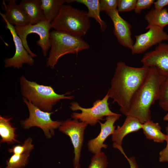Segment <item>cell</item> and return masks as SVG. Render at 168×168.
<instances>
[{
    "mask_svg": "<svg viewBox=\"0 0 168 168\" xmlns=\"http://www.w3.org/2000/svg\"><path fill=\"white\" fill-rule=\"evenodd\" d=\"M166 131L167 134H168V123L167 124L166 126Z\"/></svg>",
    "mask_w": 168,
    "mask_h": 168,
    "instance_id": "obj_34",
    "label": "cell"
},
{
    "mask_svg": "<svg viewBox=\"0 0 168 168\" xmlns=\"http://www.w3.org/2000/svg\"><path fill=\"white\" fill-rule=\"evenodd\" d=\"M78 3L83 4L87 8V16L90 18H92L95 19L100 25L101 31H105L108 26L106 23L101 19L100 13L101 11L100 1L98 0H76Z\"/></svg>",
    "mask_w": 168,
    "mask_h": 168,
    "instance_id": "obj_22",
    "label": "cell"
},
{
    "mask_svg": "<svg viewBox=\"0 0 168 168\" xmlns=\"http://www.w3.org/2000/svg\"><path fill=\"white\" fill-rule=\"evenodd\" d=\"M41 6L45 20L51 23L59 13L65 3L75 1L72 0H41Z\"/></svg>",
    "mask_w": 168,
    "mask_h": 168,
    "instance_id": "obj_18",
    "label": "cell"
},
{
    "mask_svg": "<svg viewBox=\"0 0 168 168\" xmlns=\"http://www.w3.org/2000/svg\"><path fill=\"white\" fill-rule=\"evenodd\" d=\"M109 97L106 94L102 99H98L94 102L93 106L89 108L81 106L76 102H72L70 104V108L72 111L80 110L81 113L74 112L71 117L73 119L86 123L91 126L96 125L100 120H105V116L117 114L111 111L109 107L108 100Z\"/></svg>",
    "mask_w": 168,
    "mask_h": 168,
    "instance_id": "obj_6",
    "label": "cell"
},
{
    "mask_svg": "<svg viewBox=\"0 0 168 168\" xmlns=\"http://www.w3.org/2000/svg\"><path fill=\"white\" fill-rule=\"evenodd\" d=\"M108 164L107 156L105 153L101 151L94 154L88 168H107Z\"/></svg>",
    "mask_w": 168,
    "mask_h": 168,
    "instance_id": "obj_24",
    "label": "cell"
},
{
    "mask_svg": "<svg viewBox=\"0 0 168 168\" xmlns=\"http://www.w3.org/2000/svg\"><path fill=\"white\" fill-rule=\"evenodd\" d=\"M21 94L23 98L45 112H51L53 106L60 100H72L74 96H66L67 93H57L51 86L40 85L27 80L24 76L20 79Z\"/></svg>",
    "mask_w": 168,
    "mask_h": 168,
    "instance_id": "obj_3",
    "label": "cell"
},
{
    "mask_svg": "<svg viewBox=\"0 0 168 168\" xmlns=\"http://www.w3.org/2000/svg\"><path fill=\"white\" fill-rule=\"evenodd\" d=\"M88 124L78 120L68 119L63 122L59 131L70 138L74 148L73 168H80L81 151L84 140L85 131Z\"/></svg>",
    "mask_w": 168,
    "mask_h": 168,
    "instance_id": "obj_9",
    "label": "cell"
},
{
    "mask_svg": "<svg viewBox=\"0 0 168 168\" xmlns=\"http://www.w3.org/2000/svg\"><path fill=\"white\" fill-rule=\"evenodd\" d=\"M114 25L113 33L119 43L131 50L134 44L131 37L132 26L120 16L117 9L105 11Z\"/></svg>",
    "mask_w": 168,
    "mask_h": 168,
    "instance_id": "obj_13",
    "label": "cell"
},
{
    "mask_svg": "<svg viewBox=\"0 0 168 168\" xmlns=\"http://www.w3.org/2000/svg\"><path fill=\"white\" fill-rule=\"evenodd\" d=\"M142 129L146 138L154 142L162 143L165 141L167 134L161 131V128L157 123L152 120L142 124Z\"/></svg>",
    "mask_w": 168,
    "mask_h": 168,
    "instance_id": "obj_21",
    "label": "cell"
},
{
    "mask_svg": "<svg viewBox=\"0 0 168 168\" xmlns=\"http://www.w3.org/2000/svg\"><path fill=\"white\" fill-rule=\"evenodd\" d=\"M146 33L135 36L136 41L131 50L133 54L142 53L163 40L168 41V34L163 29L152 26Z\"/></svg>",
    "mask_w": 168,
    "mask_h": 168,
    "instance_id": "obj_12",
    "label": "cell"
},
{
    "mask_svg": "<svg viewBox=\"0 0 168 168\" xmlns=\"http://www.w3.org/2000/svg\"><path fill=\"white\" fill-rule=\"evenodd\" d=\"M123 154L127 160L130 168H139L135 158L134 156H132L128 157L124 153Z\"/></svg>",
    "mask_w": 168,
    "mask_h": 168,
    "instance_id": "obj_32",
    "label": "cell"
},
{
    "mask_svg": "<svg viewBox=\"0 0 168 168\" xmlns=\"http://www.w3.org/2000/svg\"><path fill=\"white\" fill-rule=\"evenodd\" d=\"M163 120L164 121H168V113H167L164 117Z\"/></svg>",
    "mask_w": 168,
    "mask_h": 168,
    "instance_id": "obj_33",
    "label": "cell"
},
{
    "mask_svg": "<svg viewBox=\"0 0 168 168\" xmlns=\"http://www.w3.org/2000/svg\"><path fill=\"white\" fill-rule=\"evenodd\" d=\"M121 116V114H119L108 116L106 117L104 123L99 122L100 127V133L95 138L89 140L87 143L90 152L95 154L100 152L102 148H107V145L104 142L107 138L114 133L116 129L114 124Z\"/></svg>",
    "mask_w": 168,
    "mask_h": 168,
    "instance_id": "obj_14",
    "label": "cell"
},
{
    "mask_svg": "<svg viewBox=\"0 0 168 168\" xmlns=\"http://www.w3.org/2000/svg\"><path fill=\"white\" fill-rule=\"evenodd\" d=\"M142 124L137 118L127 115L124 123L121 126H118L111 135L113 147L121 152L124 150L122 147L124 138L130 133L137 132L142 129Z\"/></svg>",
    "mask_w": 168,
    "mask_h": 168,
    "instance_id": "obj_15",
    "label": "cell"
},
{
    "mask_svg": "<svg viewBox=\"0 0 168 168\" xmlns=\"http://www.w3.org/2000/svg\"><path fill=\"white\" fill-rule=\"evenodd\" d=\"M154 9L157 11H160L166 6L168 5V0H157L155 1Z\"/></svg>",
    "mask_w": 168,
    "mask_h": 168,
    "instance_id": "obj_31",
    "label": "cell"
},
{
    "mask_svg": "<svg viewBox=\"0 0 168 168\" xmlns=\"http://www.w3.org/2000/svg\"><path fill=\"white\" fill-rule=\"evenodd\" d=\"M148 25L145 29H148L151 26H156L163 28L168 25V12L166 8L160 11H157L152 8L145 16Z\"/></svg>",
    "mask_w": 168,
    "mask_h": 168,
    "instance_id": "obj_19",
    "label": "cell"
},
{
    "mask_svg": "<svg viewBox=\"0 0 168 168\" xmlns=\"http://www.w3.org/2000/svg\"><path fill=\"white\" fill-rule=\"evenodd\" d=\"M149 67L136 68L120 61L117 66L107 93L120 107L119 111L126 116L135 93L146 77Z\"/></svg>",
    "mask_w": 168,
    "mask_h": 168,
    "instance_id": "obj_1",
    "label": "cell"
},
{
    "mask_svg": "<svg viewBox=\"0 0 168 168\" xmlns=\"http://www.w3.org/2000/svg\"><path fill=\"white\" fill-rule=\"evenodd\" d=\"M52 28L73 36L82 38L91 26L87 12L63 4L56 17L51 23Z\"/></svg>",
    "mask_w": 168,
    "mask_h": 168,
    "instance_id": "obj_4",
    "label": "cell"
},
{
    "mask_svg": "<svg viewBox=\"0 0 168 168\" xmlns=\"http://www.w3.org/2000/svg\"><path fill=\"white\" fill-rule=\"evenodd\" d=\"M155 2L154 0H137L135 9V12L140 14L142 11L146 9L150 8Z\"/></svg>",
    "mask_w": 168,
    "mask_h": 168,
    "instance_id": "obj_28",
    "label": "cell"
},
{
    "mask_svg": "<svg viewBox=\"0 0 168 168\" xmlns=\"http://www.w3.org/2000/svg\"><path fill=\"white\" fill-rule=\"evenodd\" d=\"M141 62L143 66L153 68L159 74L168 77V43L159 44L154 50L146 53Z\"/></svg>",
    "mask_w": 168,
    "mask_h": 168,
    "instance_id": "obj_11",
    "label": "cell"
},
{
    "mask_svg": "<svg viewBox=\"0 0 168 168\" xmlns=\"http://www.w3.org/2000/svg\"><path fill=\"white\" fill-rule=\"evenodd\" d=\"M14 27L25 48L33 58L36 57L37 55L30 50L26 40L27 35L32 33L37 34L40 36L39 40L36 42L37 44L41 49L44 56H47L48 50L51 46L49 30L52 27L50 22L45 20L35 25L29 24L22 26H15Z\"/></svg>",
    "mask_w": 168,
    "mask_h": 168,
    "instance_id": "obj_8",
    "label": "cell"
},
{
    "mask_svg": "<svg viewBox=\"0 0 168 168\" xmlns=\"http://www.w3.org/2000/svg\"><path fill=\"white\" fill-rule=\"evenodd\" d=\"M158 100L159 107L168 113V77L166 78L161 86Z\"/></svg>",
    "mask_w": 168,
    "mask_h": 168,
    "instance_id": "obj_26",
    "label": "cell"
},
{
    "mask_svg": "<svg viewBox=\"0 0 168 168\" xmlns=\"http://www.w3.org/2000/svg\"><path fill=\"white\" fill-rule=\"evenodd\" d=\"M34 147L32 139L31 138L29 137L25 140L22 145H16L11 148H9L8 152L16 154L30 153L34 149Z\"/></svg>",
    "mask_w": 168,
    "mask_h": 168,
    "instance_id": "obj_25",
    "label": "cell"
},
{
    "mask_svg": "<svg viewBox=\"0 0 168 168\" xmlns=\"http://www.w3.org/2000/svg\"><path fill=\"white\" fill-rule=\"evenodd\" d=\"M30 153L13 154L6 161L5 168H24L28 164Z\"/></svg>",
    "mask_w": 168,
    "mask_h": 168,
    "instance_id": "obj_23",
    "label": "cell"
},
{
    "mask_svg": "<svg viewBox=\"0 0 168 168\" xmlns=\"http://www.w3.org/2000/svg\"><path fill=\"white\" fill-rule=\"evenodd\" d=\"M100 1L101 11H105L117 8L118 0H100Z\"/></svg>",
    "mask_w": 168,
    "mask_h": 168,
    "instance_id": "obj_29",
    "label": "cell"
},
{
    "mask_svg": "<svg viewBox=\"0 0 168 168\" xmlns=\"http://www.w3.org/2000/svg\"><path fill=\"white\" fill-rule=\"evenodd\" d=\"M4 0L2 2L3 9L5 11L3 13L7 20L11 24L22 26L29 24V21L21 6L17 5L16 0Z\"/></svg>",
    "mask_w": 168,
    "mask_h": 168,
    "instance_id": "obj_16",
    "label": "cell"
},
{
    "mask_svg": "<svg viewBox=\"0 0 168 168\" xmlns=\"http://www.w3.org/2000/svg\"><path fill=\"white\" fill-rule=\"evenodd\" d=\"M136 0H118L117 9L119 12H125L134 10Z\"/></svg>",
    "mask_w": 168,
    "mask_h": 168,
    "instance_id": "obj_27",
    "label": "cell"
},
{
    "mask_svg": "<svg viewBox=\"0 0 168 168\" xmlns=\"http://www.w3.org/2000/svg\"><path fill=\"white\" fill-rule=\"evenodd\" d=\"M165 141L166 142V147L159 153V161L160 162L168 163V134Z\"/></svg>",
    "mask_w": 168,
    "mask_h": 168,
    "instance_id": "obj_30",
    "label": "cell"
},
{
    "mask_svg": "<svg viewBox=\"0 0 168 168\" xmlns=\"http://www.w3.org/2000/svg\"><path fill=\"white\" fill-rule=\"evenodd\" d=\"M23 99L28 108L29 116L21 122L22 127L25 129L33 127H39L43 131L47 138H51L54 135L55 130L58 128L63 122L51 119V115L56 111L50 112L43 111L26 99Z\"/></svg>",
    "mask_w": 168,
    "mask_h": 168,
    "instance_id": "obj_7",
    "label": "cell"
},
{
    "mask_svg": "<svg viewBox=\"0 0 168 168\" xmlns=\"http://www.w3.org/2000/svg\"><path fill=\"white\" fill-rule=\"evenodd\" d=\"M11 118L0 116V135L1 142L12 144L20 142L16 139V128L12 125L10 120Z\"/></svg>",
    "mask_w": 168,
    "mask_h": 168,
    "instance_id": "obj_20",
    "label": "cell"
},
{
    "mask_svg": "<svg viewBox=\"0 0 168 168\" xmlns=\"http://www.w3.org/2000/svg\"><path fill=\"white\" fill-rule=\"evenodd\" d=\"M166 78L155 68L149 67L146 77L132 99L127 115L137 118L142 124L151 120V107L158 100L161 86Z\"/></svg>",
    "mask_w": 168,
    "mask_h": 168,
    "instance_id": "obj_2",
    "label": "cell"
},
{
    "mask_svg": "<svg viewBox=\"0 0 168 168\" xmlns=\"http://www.w3.org/2000/svg\"><path fill=\"white\" fill-rule=\"evenodd\" d=\"M0 13L6 23V28L9 30L12 36L15 47V52L14 56L4 60L5 67H13L19 69L22 67L23 64L33 65L34 60L25 48L21 40L16 31L14 26L7 20L3 13Z\"/></svg>",
    "mask_w": 168,
    "mask_h": 168,
    "instance_id": "obj_10",
    "label": "cell"
},
{
    "mask_svg": "<svg viewBox=\"0 0 168 168\" xmlns=\"http://www.w3.org/2000/svg\"><path fill=\"white\" fill-rule=\"evenodd\" d=\"M51 49L47 58V65L54 68L59 58L69 53L76 54L90 46L82 38L73 36L66 32L57 30L50 32Z\"/></svg>",
    "mask_w": 168,
    "mask_h": 168,
    "instance_id": "obj_5",
    "label": "cell"
},
{
    "mask_svg": "<svg viewBox=\"0 0 168 168\" xmlns=\"http://www.w3.org/2000/svg\"><path fill=\"white\" fill-rule=\"evenodd\" d=\"M19 5L28 18L29 24H36L45 20L41 0H22Z\"/></svg>",
    "mask_w": 168,
    "mask_h": 168,
    "instance_id": "obj_17",
    "label": "cell"
}]
</instances>
